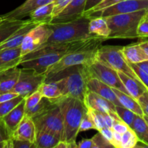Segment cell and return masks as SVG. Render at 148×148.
I'll list each match as a JSON object with an SVG mask.
<instances>
[{"label":"cell","mask_w":148,"mask_h":148,"mask_svg":"<svg viewBox=\"0 0 148 148\" xmlns=\"http://www.w3.org/2000/svg\"><path fill=\"white\" fill-rule=\"evenodd\" d=\"M60 109L63 120V131L61 140L69 143H75L79 133V127L86 107L83 101L77 98L62 96L52 99Z\"/></svg>","instance_id":"1"},{"label":"cell","mask_w":148,"mask_h":148,"mask_svg":"<svg viewBox=\"0 0 148 148\" xmlns=\"http://www.w3.org/2000/svg\"><path fill=\"white\" fill-rule=\"evenodd\" d=\"M89 20L90 18L83 14L70 21L47 23L52 34L44 45L68 43L91 37L92 36L89 33Z\"/></svg>","instance_id":"2"},{"label":"cell","mask_w":148,"mask_h":148,"mask_svg":"<svg viewBox=\"0 0 148 148\" xmlns=\"http://www.w3.org/2000/svg\"><path fill=\"white\" fill-rule=\"evenodd\" d=\"M51 81L57 85L63 96L72 97L84 102L87 87L83 65L66 68L44 82Z\"/></svg>","instance_id":"3"},{"label":"cell","mask_w":148,"mask_h":148,"mask_svg":"<svg viewBox=\"0 0 148 148\" xmlns=\"http://www.w3.org/2000/svg\"><path fill=\"white\" fill-rule=\"evenodd\" d=\"M104 40H107L105 38L98 36L94 41L87 46L65 54L57 62L49 66L44 72V81L66 68L76 65L86 64L92 61L95 58L97 49Z\"/></svg>","instance_id":"4"},{"label":"cell","mask_w":148,"mask_h":148,"mask_svg":"<svg viewBox=\"0 0 148 148\" xmlns=\"http://www.w3.org/2000/svg\"><path fill=\"white\" fill-rule=\"evenodd\" d=\"M147 11V10H143L134 12L104 17L110 30L107 40L138 38L136 34L137 26Z\"/></svg>","instance_id":"5"},{"label":"cell","mask_w":148,"mask_h":148,"mask_svg":"<svg viewBox=\"0 0 148 148\" xmlns=\"http://www.w3.org/2000/svg\"><path fill=\"white\" fill-rule=\"evenodd\" d=\"M122 47L123 46L109 45L100 46L96 52L95 59L113 68L117 72H123L130 77L142 82L123 56L121 52Z\"/></svg>","instance_id":"6"},{"label":"cell","mask_w":148,"mask_h":148,"mask_svg":"<svg viewBox=\"0 0 148 148\" xmlns=\"http://www.w3.org/2000/svg\"><path fill=\"white\" fill-rule=\"evenodd\" d=\"M83 67L86 79L89 78L97 79L111 88H117L127 93L118 72L113 68L97 60L95 58L89 63L83 64Z\"/></svg>","instance_id":"7"},{"label":"cell","mask_w":148,"mask_h":148,"mask_svg":"<svg viewBox=\"0 0 148 148\" xmlns=\"http://www.w3.org/2000/svg\"><path fill=\"white\" fill-rule=\"evenodd\" d=\"M54 104L47 110L33 118L36 131L50 132L61 140L63 131V120L60 109L53 101Z\"/></svg>","instance_id":"8"},{"label":"cell","mask_w":148,"mask_h":148,"mask_svg":"<svg viewBox=\"0 0 148 148\" xmlns=\"http://www.w3.org/2000/svg\"><path fill=\"white\" fill-rule=\"evenodd\" d=\"M44 79V74H38L33 69L21 67L18 80L12 91L26 98L37 90Z\"/></svg>","instance_id":"9"},{"label":"cell","mask_w":148,"mask_h":148,"mask_svg":"<svg viewBox=\"0 0 148 148\" xmlns=\"http://www.w3.org/2000/svg\"><path fill=\"white\" fill-rule=\"evenodd\" d=\"M52 34L47 23H41L35 26L26 34L20 46L21 56L31 53L44 44Z\"/></svg>","instance_id":"10"},{"label":"cell","mask_w":148,"mask_h":148,"mask_svg":"<svg viewBox=\"0 0 148 148\" xmlns=\"http://www.w3.org/2000/svg\"><path fill=\"white\" fill-rule=\"evenodd\" d=\"M148 10V0H122L117 4L103 9L100 11L84 14L89 18L94 17H108L115 14L134 12Z\"/></svg>","instance_id":"11"},{"label":"cell","mask_w":148,"mask_h":148,"mask_svg":"<svg viewBox=\"0 0 148 148\" xmlns=\"http://www.w3.org/2000/svg\"><path fill=\"white\" fill-rule=\"evenodd\" d=\"M86 108H91L101 113H107L113 116H118L115 111V105L98 94L87 90L84 98Z\"/></svg>","instance_id":"12"},{"label":"cell","mask_w":148,"mask_h":148,"mask_svg":"<svg viewBox=\"0 0 148 148\" xmlns=\"http://www.w3.org/2000/svg\"><path fill=\"white\" fill-rule=\"evenodd\" d=\"M87 0H71L59 14L53 17L49 23H59L73 20L83 15Z\"/></svg>","instance_id":"13"},{"label":"cell","mask_w":148,"mask_h":148,"mask_svg":"<svg viewBox=\"0 0 148 148\" xmlns=\"http://www.w3.org/2000/svg\"><path fill=\"white\" fill-rule=\"evenodd\" d=\"M53 1L55 0H26L17 8L3 14L2 17L7 20H23L38 7Z\"/></svg>","instance_id":"14"},{"label":"cell","mask_w":148,"mask_h":148,"mask_svg":"<svg viewBox=\"0 0 148 148\" xmlns=\"http://www.w3.org/2000/svg\"><path fill=\"white\" fill-rule=\"evenodd\" d=\"M41 23H45L43 22L36 21L29 18L28 21L20 27L18 30L15 32L14 34L12 35L7 40L0 44V51L6 49H12V48L19 47L21 46L23 39L26 37V34L31 30L35 26L38 25Z\"/></svg>","instance_id":"15"},{"label":"cell","mask_w":148,"mask_h":148,"mask_svg":"<svg viewBox=\"0 0 148 148\" xmlns=\"http://www.w3.org/2000/svg\"><path fill=\"white\" fill-rule=\"evenodd\" d=\"M36 134V129L33 119L25 114L18 127L13 133L12 139L26 140L34 144Z\"/></svg>","instance_id":"16"},{"label":"cell","mask_w":148,"mask_h":148,"mask_svg":"<svg viewBox=\"0 0 148 148\" xmlns=\"http://www.w3.org/2000/svg\"><path fill=\"white\" fill-rule=\"evenodd\" d=\"M87 90L98 94L100 96L106 98L115 106H120L113 88L106 85L97 79L89 78L86 79Z\"/></svg>","instance_id":"17"},{"label":"cell","mask_w":148,"mask_h":148,"mask_svg":"<svg viewBox=\"0 0 148 148\" xmlns=\"http://www.w3.org/2000/svg\"><path fill=\"white\" fill-rule=\"evenodd\" d=\"M20 46L0 51V72L18 66L22 60Z\"/></svg>","instance_id":"18"},{"label":"cell","mask_w":148,"mask_h":148,"mask_svg":"<svg viewBox=\"0 0 148 148\" xmlns=\"http://www.w3.org/2000/svg\"><path fill=\"white\" fill-rule=\"evenodd\" d=\"M26 108H25V98L17 106L15 107L10 113L4 116L2 118L3 121L5 124L9 132L12 137L13 133L18 127L19 124L25 116Z\"/></svg>","instance_id":"19"},{"label":"cell","mask_w":148,"mask_h":148,"mask_svg":"<svg viewBox=\"0 0 148 148\" xmlns=\"http://www.w3.org/2000/svg\"><path fill=\"white\" fill-rule=\"evenodd\" d=\"M20 68H10L0 72V93L12 90L20 76Z\"/></svg>","instance_id":"20"},{"label":"cell","mask_w":148,"mask_h":148,"mask_svg":"<svg viewBox=\"0 0 148 148\" xmlns=\"http://www.w3.org/2000/svg\"><path fill=\"white\" fill-rule=\"evenodd\" d=\"M118 74L127 93L136 100H138L145 91L148 90L142 82L130 77L121 72H118Z\"/></svg>","instance_id":"21"},{"label":"cell","mask_w":148,"mask_h":148,"mask_svg":"<svg viewBox=\"0 0 148 148\" xmlns=\"http://www.w3.org/2000/svg\"><path fill=\"white\" fill-rule=\"evenodd\" d=\"M121 52L126 61L130 64H138L148 61V56L142 50L139 43L123 46Z\"/></svg>","instance_id":"22"},{"label":"cell","mask_w":148,"mask_h":148,"mask_svg":"<svg viewBox=\"0 0 148 148\" xmlns=\"http://www.w3.org/2000/svg\"><path fill=\"white\" fill-rule=\"evenodd\" d=\"M28 20H7L4 19L0 22V44L9 38L20 27H23Z\"/></svg>","instance_id":"23"},{"label":"cell","mask_w":148,"mask_h":148,"mask_svg":"<svg viewBox=\"0 0 148 148\" xmlns=\"http://www.w3.org/2000/svg\"><path fill=\"white\" fill-rule=\"evenodd\" d=\"M89 33L91 36H97L105 38L110 34V30L104 17H91L89 22Z\"/></svg>","instance_id":"24"},{"label":"cell","mask_w":148,"mask_h":148,"mask_svg":"<svg viewBox=\"0 0 148 148\" xmlns=\"http://www.w3.org/2000/svg\"><path fill=\"white\" fill-rule=\"evenodd\" d=\"M113 90L115 93L116 96H117V98L118 100L119 103H120V106L131 110L134 114H136V115L143 116L144 113L142 111L140 105L138 103L137 100L131 96L129 94L123 92V91L120 90L117 88H113Z\"/></svg>","instance_id":"25"},{"label":"cell","mask_w":148,"mask_h":148,"mask_svg":"<svg viewBox=\"0 0 148 148\" xmlns=\"http://www.w3.org/2000/svg\"><path fill=\"white\" fill-rule=\"evenodd\" d=\"M60 139L53 134L45 131H36V148H55Z\"/></svg>","instance_id":"26"},{"label":"cell","mask_w":148,"mask_h":148,"mask_svg":"<svg viewBox=\"0 0 148 148\" xmlns=\"http://www.w3.org/2000/svg\"><path fill=\"white\" fill-rule=\"evenodd\" d=\"M54 9V1L38 7L29 14V18L36 21L49 23L52 20Z\"/></svg>","instance_id":"27"},{"label":"cell","mask_w":148,"mask_h":148,"mask_svg":"<svg viewBox=\"0 0 148 148\" xmlns=\"http://www.w3.org/2000/svg\"><path fill=\"white\" fill-rule=\"evenodd\" d=\"M131 128L135 132L139 141L148 145V125L143 117L136 115Z\"/></svg>","instance_id":"28"},{"label":"cell","mask_w":148,"mask_h":148,"mask_svg":"<svg viewBox=\"0 0 148 148\" xmlns=\"http://www.w3.org/2000/svg\"><path fill=\"white\" fill-rule=\"evenodd\" d=\"M43 98L49 99H57L63 96L57 85L53 82H43L38 88Z\"/></svg>","instance_id":"29"},{"label":"cell","mask_w":148,"mask_h":148,"mask_svg":"<svg viewBox=\"0 0 148 148\" xmlns=\"http://www.w3.org/2000/svg\"><path fill=\"white\" fill-rule=\"evenodd\" d=\"M53 104L54 102L52 99H49V98H42V99L39 101V103L36 104L34 107L26 111L25 114L27 115L28 116L33 119L34 118V117L39 116V114L44 112L46 110H47L48 108H50Z\"/></svg>","instance_id":"30"},{"label":"cell","mask_w":148,"mask_h":148,"mask_svg":"<svg viewBox=\"0 0 148 148\" xmlns=\"http://www.w3.org/2000/svg\"><path fill=\"white\" fill-rule=\"evenodd\" d=\"M139 141L135 132L131 128L122 134L121 148H134Z\"/></svg>","instance_id":"31"},{"label":"cell","mask_w":148,"mask_h":148,"mask_svg":"<svg viewBox=\"0 0 148 148\" xmlns=\"http://www.w3.org/2000/svg\"><path fill=\"white\" fill-rule=\"evenodd\" d=\"M115 111L119 118L122 121L126 122L129 127H131L136 114H134L131 110L128 109V108H125L122 106H115Z\"/></svg>","instance_id":"32"},{"label":"cell","mask_w":148,"mask_h":148,"mask_svg":"<svg viewBox=\"0 0 148 148\" xmlns=\"http://www.w3.org/2000/svg\"><path fill=\"white\" fill-rule=\"evenodd\" d=\"M23 99H24L23 97L18 95L17 97L12 100H10V101L0 103V119H2L4 116H6L8 113H10Z\"/></svg>","instance_id":"33"},{"label":"cell","mask_w":148,"mask_h":148,"mask_svg":"<svg viewBox=\"0 0 148 148\" xmlns=\"http://www.w3.org/2000/svg\"><path fill=\"white\" fill-rule=\"evenodd\" d=\"M86 109L87 112H88L89 114V115L91 116L93 121H94V124H95L96 127H97V131H99V130H101L102 128L106 127L102 113L100 112V111H96V110L91 108H86Z\"/></svg>","instance_id":"34"},{"label":"cell","mask_w":148,"mask_h":148,"mask_svg":"<svg viewBox=\"0 0 148 148\" xmlns=\"http://www.w3.org/2000/svg\"><path fill=\"white\" fill-rule=\"evenodd\" d=\"M42 95L39 90H36L25 98V108L26 111L34 107L42 99Z\"/></svg>","instance_id":"35"},{"label":"cell","mask_w":148,"mask_h":148,"mask_svg":"<svg viewBox=\"0 0 148 148\" xmlns=\"http://www.w3.org/2000/svg\"><path fill=\"white\" fill-rule=\"evenodd\" d=\"M97 130V127H96L92 118H91V116L89 115V114L87 112L86 109V112L84 114V116H83L82 118V120H81V124H80L79 132H81L88 131V130Z\"/></svg>","instance_id":"36"},{"label":"cell","mask_w":148,"mask_h":148,"mask_svg":"<svg viewBox=\"0 0 148 148\" xmlns=\"http://www.w3.org/2000/svg\"><path fill=\"white\" fill-rule=\"evenodd\" d=\"M94 143V148H110L113 147L111 143L106 140L100 132L97 133L93 137H91Z\"/></svg>","instance_id":"37"},{"label":"cell","mask_w":148,"mask_h":148,"mask_svg":"<svg viewBox=\"0 0 148 148\" xmlns=\"http://www.w3.org/2000/svg\"><path fill=\"white\" fill-rule=\"evenodd\" d=\"M136 34L139 38H148V18L147 17L146 14L142 17L138 25Z\"/></svg>","instance_id":"38"},{"label":"cell","mask_w":148,"mask_h":148,"mask_svg":"<svg viewBox=\"0 0 148 148\" xmlns=\"http://www.w3.org/2000/svg\"><path fill=\"white\" fill-rule=\"evenodd\" d=\"M120 1H122V0H102L101 2L97 4V5L94 6L91 9H90L89 10H88L86 12H84L83 14H88L91 12H94L100 11V10H102L103 9L110 7V6L113 5L115 4H117L118 2H119Z\"/></svg>","instance_id":"39"},{"label":"cell","mask_w":148,"mask_h":148,"mask_svg":"<svg viewBox=\"0 0 148 148\" xmlns=\"http://www.w3.org/2000/svg\"><path fill=\"white\" fill-rule=\"evenodd\" d=\"M129 64L131 66L132 69H133V71H134L135 73L136 74V75L139 77V79H140L141 82H142V84H143V85L146 87L147 89L148 90V73H147V72H145L143 69H141L136 64L129 63Z\"/></svg>","instance_id":"40"},{"label":"cell","mask_w":148,"mask_h":148,"mask_svg":"<svg viewBox=\"0 0 148 148\" xmlns=\"http://www.w3.org/2000/svg\"><path fill=\"white\" fill-rule=\"evenodd\" d=\"M10 148H36L35 144L26 140L10 139Z\"/></svg>","instance_id":"41"},{"label":"cell","mask_w":148,"mask_h":148,"mask_svg":"<svg viewBox=\"0 0 148 148\" xmlns=\"http://www.w3.org/2000/svg\"><path fill=\"white\" fill-rule=\"evenodd\" d=\"M131 127L126 122L122 121L120 119H114V122H113L112 130L114 132H118L120 134H123V133L126 132Z\"/></svg>","instance_id":"42"},{"label":"cell","mask_w":148,"mask_h":148,"mask_svg":"<svg viewBox=\"0 0 148 148\" xmlns=\"http://www.w3.org/2000/svg\"><path fill=\"white\" fill-rule=\"evenodd\" d=\"M71 0H55L54 1V9L52 14V19L56 17L62 10L68 5Z\"/></svg>","instance_id":"43"},{"label":"cell","mask_w":148,"mask_h":148,"mask_svg":"<svg viewBox=\"0 0 148 148\" xmlns=\"http://www.w3.org/2000/svg\"><path fill=\"white\" fill-rule=\"evenodd\" d=\"M137 101L142 108L144 115L148 116V90L145 91L138 98Z\"/></svg>","instance_id":"44"},{"label":"cell","mask_w":148,"mask_h":148,"mask_svg":"<svg viewBox=\"0 0 148 148\" xmlns=\"http://www.w3.org/2000/svg\"><path fill=\"white\" fill-rule=\"evenodd\" d=\"M12 139L11 134L9 132L2 119H0V142L7 141Z\"/></svg>","instance_id":"45"},{"label":"cell","mask_w":148,"mask_h":148,"mask_svg":"<svg viewBox=\"0 0 148 148\" xmlns=\"http://www.w3.org/2000/svg\"><path fill=\"white\" fill-rule=\"evenodd\" d=\"M98 132H100V134H101L106 140H108V141L111 143L113 137V130H112V129L108 128V127H104V128H102L101 130H99Z\"/></svg>","instance_id":"46"},{"label":"cell","mask_w":148,"mask_h":148,"mask_svg":"<svg viewBox=\"0 0 148 148\" xmlns=\"http://www.w3.org/2000/svg\"><path fill=\"white\" fill-rule=\"evenodd\" d=\"M121 139H122V134L118 132L113 131V140L111 142L112 145L113 147L116 148H121Z\"/></svg>","instance_id":"47"},{"label":"cell","mask_w":148,"mask_h":148,"mask_svg":"<svg viewBox=\"0 0 148 148\" xmlns=\"http://www.w3.org/2000/svg\"><path fill=\"white\" fill-rule=\"evenodd\" d=\"M17 96H18V95L17 93H15V92H12V91L0 93V103L10 101V100L13 99V98H16Z\"/></svg>","instance_id":"48"},{"label":"cell","mask_w":148,"mask_h":148,"mask_svg":"<svg viewBox=\"0 0 148 148\" xmlns=\"http://www.w3.org/2000/svg\"><path fill=\"white\" fill-rule=\"evenodd\" d=\"M78 148H94L92 139H82L78 143Z\"/></svg>","instance_id":"49"},{"label":"cell","mask_w":148,"mask_h":148,"mask_svg":"<svg viewBox=\"0 0 148 148\" xmlns=\"http://www.w3.org/2000/svg\"><path fill=\"white\" fill-rule=\"evenodd\" d=\"M78 147V144L75 143H69L65 141H60L58 143L55 148H77Z\"/></svg>","instance_id":"50"},{"label":"cell","mask_w":148,"mask_h":148,"mask_svg":"<svg viewBox=\"0 0 148 148\" xmlns=\"http://www.w3.org/2000/svg\"><path fill=\"white\" fill-rule=\"evenodd\" d=\"M102 0H87L86 4V7H85V11L86 12L88 10H89L90 9H91L92 7H94V6L97 5V4H99L100 2Z\"/></svg>","instance_id":"51"},{"label":"cell","mask_w":148,"mask_h":148,"mask_svg":"<svg viewBox=\"0 0 148 148\" xmlns=\"http://www.w3.org/2000/svg\"><path fill=\"white\" fill-rule=\"evenodd\" d=\"M139 43V45H140L141 48L142 49V50L144 51V52L148 56V40L140 42V43Z\"/></svg>","instance_id":"52"},{"label":"cell","mask_w":148,"mask_h":148,"mask_svg":"<svg viewBox=\"0 0 148 148\" xmlns=\"http://www.w3.org/2000/svg\"><path fill=\"white\" fill-rule=\"evenodd\" d=\"M0 148H10V140L0 142Z\"/></svg>","instance_id":"53"},{"label":"cell","mask_w":148,"mask_h":148,"mask_svg":"<svg viewBox=\"0 0 148 148\" xmlns=\"http://www.w3.org/2000/svg\"><path fill=\"white\" fill-rule=\"evenodd\" d=\"M142 117H143L144 119L145 120V121H146V123H147V125H148V116H147L144 115Z\"/></svg>","instance_id":"54"},{"label":"cell","mask_w":148,"mask_h":148,"mask_svg":"<svg viewBox=\"0 0 148 148\" xmlns=\"http://www.w3.org/2000/svg\"><path fill=\"white\" fill-rule=\"evenodd\" d=\"M3 20H4V19H3L2 16H0V22H1V21H2Z\"/></svg>","instance_id":"55"},{"label":"cell","mask_w":148,"mask_h":148,"mask_svg":"<svg viewBox=\"0 0 148 148\" xmlns=\"http://www.w3.org/2000/svg\"><path fill=\"white\" fill-rule=\"evenodd\" d=\"M146 16H147V18H148V10H147V13H146Z\"/></svg>","instance_id":"56"}]
</instances>
